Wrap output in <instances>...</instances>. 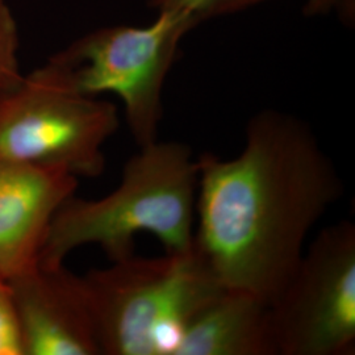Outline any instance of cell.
<instances>
[{"label": "cell", "mask_w": 355, "mask_h": 355, "mask_svg": "<svg viewBox=\"0 0 355 355\" xmlns=\"http://www.w3.org/2000/svg\"><path fill=\"white\" fill-rule=\"evenodd\" d=\"M196 159V249L225 288L270 304L343 198V178L304 120L271 108L248 121L240 154Z\"/></svg>", "instance_id": "1"}, {"label": "cell", "mask_w": 355, "mask_h": 355, "mask_svg": "<svg viewBox=\"0 0 355 355\" xmlns=\"http://www.w3.org/2000/svg\"><path fill=\"white\" fill-rule=\"evenodd\" d=\"M198 159L187 144L153 141L123 170L119 186L101 199L73 195L51 220L38 253L46 266L64 265L69 254L95 245L108 259L135 254V239L152 234L168 253L187 252L195 241Z\"/></svg>", "instance_id": "2"}, {"label": "cell", "mask_w": 355, "mask_h": 355, "mask_svg": "<svg viewBox=\"0 0 355 355\" xmlns=\"http://www.w3.org/2000/svg\"><path fill=\"white\" fill-rule=\"evenodd\" d=\"M82 277L102 355H171L180 330L225 287L193 246L136 254Z\"/></svg>", "instance_id": "3"}, {"label": "cell", "mask_w": 355, "mask_h": 355, "mask_svg": "<svg viewBox=\"0 0 355 355\" xmlns=\"http://www.w3.org/2000/svg\"><path fill=\"white\" fill-rule=\"evenodd\" d=\"M195 26L184 16L157 12L146 26H103L53 54L46 66L76 91L112 94L124 107L137 146L158 140L166 78L183 37Z\"/></svg>", "instance_id": "4"}, {"label": "cell", "mask_w": 355, "mask_h": 355, "mask_svg": "<svg viewBox=\"0 0 355 355\" xmlns=\"http://www.w3.org/2000/svg\"><path fill=\"white\" fill-rule=\"evenodd\" d=\"M119 127L114 103L76 91L46 64L0 95V155L20 164L99 177Z\"/></svg>", "instance_id": "5"}, {"label": "cell", "mask_w": 355, "mask_h": 355, "mask_svg": "<svg viewBox=\"0 0 355 355\" xmlns=\"http://www.w3.org/2000/svg\"><path fill=\"white\" fill-rule=\"evenodd\" d=\"M277 355L355 353V225L322 229L268 304Z\"/></svg>", "instance_id": "6"}, {"label": "cell", "mask_w": 355, "mask_h": 355, "mask_svg": "<svg viewBox=\"0 0 355 355\" xmlns=\"http://www.w3.org/2000/svg\"><path fill=\"white\" fill-rule=\"evenodd\" d=\"M4 280L24 355H102L80 275L37 261Z\"/></svg>", "instance_id": "7"}, {"label": "cell", "mask_w": 355, "mask_h": 355, "mask_svg": "<svg viewBox=\"0 0 355 355\" xmlns=\"http://www.w3.org/2000/svg\"><path fill=\"white\" fill-rule=\"evenodd\" d=\"M78 189L61 170L26 165L0 155V272L3 279L32 266L51 220Z\"/></svg>", "instance_id": "8"}, {"label": "cell", "mask_w": 355, "mask_h": 355, "mask_svg": "<svg viewBox=\"0 0 355 355\" xmlns=\"http://www.w3.org/2000/svg\"><path fill=\"white\" fill-rule=\"evenodd\" d=\"M171 355H277L268 304L224 288L180 330Z\"/></svg>", "instance_id": "9"}, {"label": "cell", "mask_w": 355, "mask_h": 355, "mask_svg": "<svg viewBox=\"0 0 355 355\" xmlns=\"http://www.w3.org/2000/svg\"><path fill=\"white\" fill-rule=\"evenodd\" d=\"M270 0H150L155 12H173L184 16L198 26L209 19L240 12Z\"/></svg>", "instance_id": "10"}, {"label": "cell", "mask_w": 355, "mask_h": 355, "mask_svg": "<svg viewBox=\"0 0 355 355\" xmlns=\"http://www.w3.org/2000/svg\"><path fill=\"white\" fill-rule=\"evenodd\" d=\"M19 29L7 0H0V95L15 87L24 74L19 62Z\"/></svg>", "instance_id": "11"}, {"label": "cell", "mask_w": 355, "mask_h": 355, "mask_svg": "<svg viewBox=\"0 0 355 355\" xmlns=\"http://www.w3.org/2000/svg\"><path fill=\"white\" fill-rule=\"evenodd\" d=\"M0 355H24L11 292L4 279H0Z\"/></svg>", "instance_id": "12"}, {"label": "cell", "mask_w": 355, "mask_h": 355, "mask_svg": "<svg viewBox=\"0 0 355 355\" xmlns=\"http://www.w3.org/2000/svg\"><path fill=\"white\" fill-rule=\"evenodd\" d=\"M350 3L353 4V0H305L304 11L306 16L316 17V16H324L333 11H343L350 10Z\"/></svg>", "instance_id": "13"}, {"label": "cell", "mask_w": 355, "mask_h": 355, "mask_svg": "<svg viewBox=\"0 0 355 355\" xmlns=\"http://www.w3.org/2000/svg\"><path fill=\"white\" fill-rule=\"evenodd\" d=\"M0 279H3V277H1V272H0Z\"/></svg>", "instance_id": "14"}]
</instances>
